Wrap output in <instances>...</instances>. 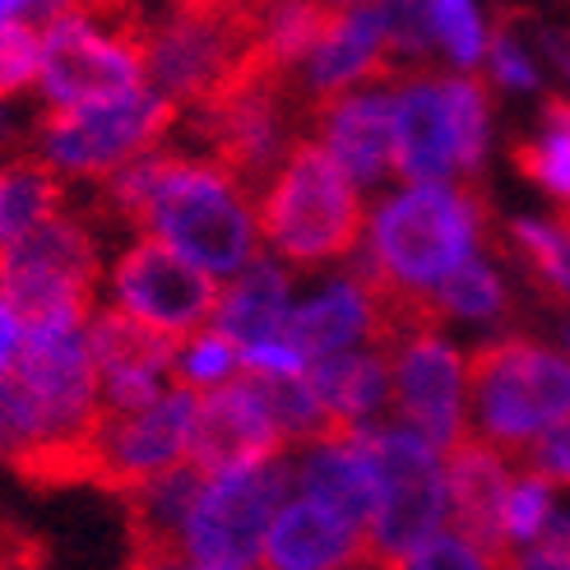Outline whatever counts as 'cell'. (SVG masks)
<instances>
[{"instance_id":"6da1fadb","label":"cell","mask_w":570,"mask_h":570,"mask_svg":"<svg viewBox=\"0 0 570 570\" xmlns=\"http://www.w3.org/2000/svg\"><path fill=\"white\" fill-rule=\"evenodd\" d=\"M94 214L139 227V237L173 246L214 278H237L261 255L250 190L218 163L186 149L163 145L98 181Z\"/></svg>"},{"instance_id":"7a4b0ae2","label":"cell","mask_w":570,"mask_h":570,"mask_svg":"<svg viewBox=\"0 0 570 570\" xmlns=\"http://www.w3.org/2000/svg\"><path fill=\"white\" fill-rule=\"evenodd\" d=\"M488 199L478 186H409L366 218L362 274L394 293L432 302L441 283L464 269L488 242Z\"/></svg>"},{"instance_id":"3957f363","label":"cell","mask_w":570,"mask_h":570,"mask_svg":"<svg viewBox=\"0 0 570 570\" xmlns=\"http://www.w3.org/2000/svg\"><path fill=\"white\" fill-rule=\"evenodd\" d=\"M366 218L362 186L311 135L288 149L255 199V223L274 261L302 269L348 265L366 242Z\"/></svg>"},{"instance_id":"277c9868","label":"cell","mask_w":570,"mask_h":570,"mask_svg":"<svg viewBox=\"0 0 570 570\" xmlns=\"http://www.w3.org/2000/svg\"><path fill=\"white\" fill-rule=\"evenodd\" d=\"M394 167L409 186H454L488 158L492 102L473 75L409 70L390 83Z\"/></svg>"},{"instance_id":"5b68a950","label":"cell","mask_w":570,"mask_h":570,"mask_svg":"<svg viewBox=\"0 0 570 570\" xmlns=\"http://www.w3.org/2000/svg\"><path fill=\"white\" fill-rule=\"evenodd\" d=\"M473 436L501 454H524L570 417V357L538 338L505 334L469 353Z\"/></svg>"},{"instance_id":"8992f818","label":"cell","mask_w":570,"mask_h":570,"mask_svg":"<svg viewBox=\"0 0 570 570\" xmlns=\"http://www.w3.org/2000/svg\"><path fill=\"white\" fill-rule=\"evenodd\" d=\"M181 111L154 89H139L130 98L79 107V111H47L33 121V154L47 163L66 186L70 181H107L135 158L163 149V139L177 130Z\"/></svg>"},{"instance_id":"52a82bcc","label":"cell","mask_w":570,"mask_h":570,"mask_svg":"<svg viewBox=\"0 0 570 570\" xmlns=\"http://www.w3.org/2000/svg\"><path fill=\"white\" fill-rule=\"evenodd\" d=\"M102 250L89 214L75 205L0 246V293L28 321H94Z\"/></svg>"},{"instance_id":"ba28073f","label":"cell","mask_w":570,"mask_h":570,"mask_svg":"<svg viewBox=\"0 0 570 570\" xmlns=\"http://www.w3.org/2000/svg\"><path fill=\"white\" fill-rule=\"evenodd\" d=\"M362 441L381 478V505L372 533H366V566L390 570L422 543H432L436 533H445V454L409 426H362Z\"/></svg>"},{"instance_id":"9c48e42d","label":"cell","mask_w":570,"mask_h":570,"mask_svg":"<svg viewBox=\"0 0 570 570\" xmlns=\"http://www.w3.org/2000/svg\"><path fill=\"white\" fill-rule=\"evenodd\" d=\"M293 482H297V464L288 454H274L265 464L209 473L186 515L181 557L195 566H255L265 548V533L283 510V501H288Z\"/></svg>"},{"instance_id":"30bf717a","label":"cell","mask_w":570,"mask_h":570,"mask_svg":"<svg viewBox=\"0 0 570 570\" xmlns=\"http://www.w3.org/2000/svg\"><path fill=\"white\" fill-rule=\"evenodd\" d=\"M149 89L145 75V38L117 33L94 19H51L42 28V79L38 94L47 111L102 107Z\"/></svg>"},{"instance_id":"8fae6325","label":"cell","mask_w":570,"mask_h":570,"mask_svg":"<svg viewBox=\"0 0 570 570\" xmlns=\"http://www.w3.org/2000/svg\"><path fill=\"white\" fill-rule=\"evenodd\" d=\"M107 288L117 311H126V316H135L139 325H149L167 338H177V344L214 325V311L223 297L214 274H205L186 255H177L173 246H163L154 237H135L107 265Z\"/></svg>"},{"instance_id":"7c38bea8","label":"cell","mask_w":570,"mask_h":570,"mask_svg":"<svg viewBox=\"0 0 570 570\" xmlns=\"http://www.w3.org/2000/svg\"><path fill=\"white\" fill-rule=\"evenodd\" d=\"M199 394L167 385L154 404L130 413H102L94 432V488L130 497L145 482L173 473L190 460V426Z\"/></svg>"},{"instance_id":"4fadbf2b","label":"cell","mask_w":570,"mask_h":570,"mask_svg":"<svg viewBox=\"0 0 570 570\" xmlns=\"http://www.w3.org/2000/svg\"><path fill=\"white\" fill-rule=\"evenodd\" d=\"M390 409L441 454L469 436V357L445 334H413L390 348Z\"/></svg>"},{"instance_id":"5bb4252c","label":"cell","mask_w":570,"mask_h":570,"mask_svg":"<svg viewBox=\"0 0 570 570\" xmlns=\"http://www.w3.org/2000/svg\"><path fill=\"white\" fill-rule=\"evenodd\" d=\"M89 348L98 366V385H102V413H130V409L154 404L167 390V381H173L177 353H181L177 338L139 325L117 306L94 311Z\"/></svg>"},{"instance_id":"9a60e30c","label":"cell","mask_w":570,"mask_h":570,"mask_svg":"<svg viewBox=\"0 0 570 570\" xmlns=\"http://www.w3.org/2000/svg\"><path fill=\"white\" fill-rule=\"evenodd\" d=\"M311 139L344 167V173L362 186H385L399 177L394 167V117H390V89L385 83H366V89L338 94L321 102L306 121Z\"/></svg>"},{"instance_id":"2e32d148","label":"cell","mask_w":570,"mask_h":570,"mask_svg":"<svg viewBox=\"0 0 570 570\" xmlns=\"http://www.w3.org/2000/svg\"><path fill=\"white\" fill-rule=\"evenodd\" d=\"M265 404L250 394V385L237 376L209 394H199L195 426H190V464L199 473H227L246 464H265L274 454H288Z\"/></svg>"},{"instance_id":"e0dca14e","label":"cell","mask_w":570,"mask_h":570,"mask_svg":"<svg viewBox=\"0 0 570 570\" xmlns=\"http://www.w3.org/2000/svg\"><path fill=\"white\" fill-rule=\"evenodd\" d=\"M283 348H293L306 372L353 348H376V306L366 283L357 274H344L325 283L316 297L297 302L288 325H283Z\"/></svg>"},{"instance_id":"ac0fdd59","label":"cell","mask_w":570,"mask_h":570,"mask_svg":"<svg viewBox=\"0 0 570 570\" xmlns=\"http://www.w3.org/2000/svg\"><path fill=\"white\" fill-rule=\"evenodd\" d=\"M297 482H302V497L321 501L338 520L372 533L376 505H381V478L372 454H366L362 426H338L334 436L306 445L297 460Z\"/></svg>"},{"instance_id":"d6986e66","label":"cell","mask_w":570,"mask_h":570,"mask_svg":"<svg viewBox=\"0 0 570 570\" xmlns=\"http://www.w3.org/2000/svg\"><path fill=\"white\" fill-rule=\"evenodd\" d=\"M445 488H450V520L454 533H464L473 548H482L497 561H510L505 533H501V501L510 488L505 454L473 432L445 450Z\"/></svg>"},{"instance_id":"ffe728a7","label":"cell","mask_w":570,"mask_h":570,"mask_svg":"<svg viewBox=\"0 0 570 570\" xmlns=\"http://www.w3.org/2000/svg\"><path fill=\"white\" fill-rule=\"evenodd\" d=\"M265 570H357L366 566V533L338 520L321 501L297 497L283 501L274 515L265 548H261Z\"/></svg>"},{"instance_id":"44dd1931","label":"cell","mask_w":570,"mask_h":570,"mask_svg":"<svg viewBox=\"0 0 570 570\" xmlns=\"http://www.w3.org/2000/svg\"><path fill=\"white\" fill-rule=\"evenodd\" d=\"M293 274L283 261L255 255V261L227 283L218 311H214V330L227 334L242 353L250 348H269L283 344V325L293 316Z\"/></svg>"},{"instance_id":"7402d4cb","label":"cell","mask_w":570,"mask_h":570,"mask_svg":"<svg viewBox=\"0 0 570 570\" xmlns=\"http://www.w3.org/2000/svg\"><path fill=\"white\" fill-rule=\"evenodd\" d=\"M306 376L338 426H372V417L390 409V353L381 348H353L316 362Z\"/></svg>"},{"instance_id":"603a6c76","label":"cell","mask_w":570,"mask_h":570,"mask_svg":"<svg viewBox=\"0 0 570 570\" xmlns=\"http://www.w3.org/2000/svg\"><path fill=\"white\" fill-rule=\"evenodd\" d=\"M6 242L33 233L47 218L66 214L75 199H70V186L51 173L47 163H38L33 154H19V158H6Z\"/></svg>"},{"instance_id":"cb8c5ba5","label":"cell","mask_w":570,"mask_h":570,"mask_svg":"<svg viewBox=\"0 0 570 570\" xmlns=\"http://www.w3.org/2000/svg\"><path fill=\"white\" fill-rule=\"evenodd\" d=\"M515 167L570 209V98H543L538 130L515 145Z\"/></svg>"},{"instance_id":"d4e9b609","label":"cell","mask_w":570,"mask_h":570,"mask_svg":"<svg viewBox=\"0 0 570 570\" xmlns=\"http://www.w3.org/2000/svg\"><path fill=\"white\" fill-rule=\"evenodd\" d=\"M510 246H515L533 288L570 306V218H515L510 223Z\"/></svg>"},{"instance_id":"484cf974","label":"cell","mask_w":570,"mask_h":570,"mask_svg":"<svg viewBox=\"0 0 570 570\" xmlns=\"http://www.w3.org/2000/svg\"><path fill=\"white\" fill-rule=\"evenodd\" d=\"M432 306L441 321H497L505 311V283H501L497 265L473 255L464 269H454L432 293Z\"/></svg>"},{"instance_id":"4316f807","label":"cell","mask_w":570,"mask_h":570,"mask_svg":"<svg viewBox=\"0 0 570 570\" xmlns=\"http://www.w3.org/2000/svg\"><path fill=\"white\" fill-rule=\"evenodd\" d=\"M552 515H557V492H552V482H548V478H538V473L510 478L505 501H501V533H505V548H510V552H520V548L543 543V533L552 529Z\"/></svg>"},{"instance_id":"83f0119b","label":"cell","mask_w":570,"mask_h":570,"mask_svg":"<svg viewBox=\"0 0 570 570\" xmlns=\"http://www.w3.org/2000/svg\"><path fill=\"white\" fill-rule=\"evenodd\" d=\"M242 372V348L233 344L227 334H218L214 325L190 334L181 353H177V372H173V385H186L195 394H209L227 381H237Z\"/></svg>"},{"instance_id":"f1b7e54d","label":"cell","mask_w":570,"mask_h":570,"mask_svg":"<svg viewBox=\"0 0 570 570\" xmlns=\"http://www.w3.org/2000/svg\"><path fill=\"white\" fill-rule=\"evenodd\" d=\"M426 23H432V42L454 66H478L488 56V33L473 0H426Z\"/></svg>"},{"instance_id":"f546056e","label":"cell","mask_w":570,"mask_h":570,"mask_svg":"<svg viewBox=\"0 0 570 570\" xmlns=\"http://www.w3.org/2000/svg\"><path fill=\"white\" fill-rule=\"evenodd\" d=\"M42 79V28L28 19L0 23V102L23 98Z\"/></svg>"},{"instance_id":"4dcf8cb0","label":"cell","mask_w":570,"mask_h":570,"mask_svg":"<svg viewBox=\"0 0 570 570\" xmlns=\"http://www.w3.org/2000/svg\"><path fill=\"white\" fill-rule=\"evenodd\" d=\"M390 570H505V561L473 548L464 533H436L432 543H422L417 552H409Z\"/></svg>"},{"instance_id":"1f68e13d","label":"cell","mask_w":570,"mask_h":570,"mask_svg":"<svg viewBox=\"0 0 570 570\" xmlns=\"http://www.w3.org/2000/svg\"><path fill=\"white\" fill-rule=\"evenodd\" d=\"M488 70H492L497 83H505V89H520V94L538 89V66H533V56L524 51V42H520V33H515V23L510 19L497 28L492 42H488Z\"/></svg>"},{"instance_id":"d6a6232c","label":"cell","mask_w":570,"mask_h":570,"mask_svg":"<svg viewBox=\"0 0 570 570\" xmlns=\"http://www.w3.org/2000/svg\"><path fill=\"white\" fill-rule=\"evenodd\" d=\"M524 464H529V473L548 478L552 488H570V417L557 422L552 432H543L524 450Z\"/></svg>"},{"instance_id":"836d02e7","label":"cell","mask_w":570,"mask_h":570,"mask_svg":"<svg viewBox=\"0 0 570 570\" xmlns=\"http://www.w3.org/2000/svg\"><path fill=\"white\" fill-rule=\"evenodd\" d=\"M19 348H23V316L14 311V302L0 293V381L14 372Z\"/></svg>"},{"instance_id":"e575fe53","label":"cell","mask_w":570,"mask_h":570,"mask_svg":"<svg viewBox=\"0 0 570 570\" xmlns=\"http://www.w3.org/2000/svg\"><path fill=\"white\" fill-rule=\"evenodd\" d=\"M505 570H570V557L548 548V543H533V548H520V552H510Z\"/></svg>"},{"instance_id":"d590c367","label":"cell","mask_w":570,"mask_h":570,"mask_svg":"<svg viewBox=\"0 0 570 570\" xmlns=\"http://www.w3.org/2000/svg\"><path fill=\"white\" fill-rule=\"evenodd\" d=\"M126 570H250V566H195L181 557H149V552H130Z\"/></svg>"},{"instance_id":"8d00e7d4","label":"cell","mask_w":570,"mask_h":570,"mask_svg":"<svg viewBox=\"0 0 570 570\" xmlns=\"http://www.w3.org/2000/svg\"><path fill=\"white\" fill-rule=\"evenodd\" d=\"M543 543L570 557V510H557V515H552V529L543 533Z\"/></svg>"},{"instance_id":"74e56055","label":"cell","mask_w":570,"mask_h":570,"mask_svg":"<svg viewBox=\"0 0 570 570\" xmlns=\"http://www.w3.org/2000/svg\"><path fill=\"white\" fill-rule=\"evenodd\" d=\"M548 51H552V61L566 70V79H570V38L566 33H548Z\"/></svg>"},{"instance_id":"f35d334b","label":"cell","mask_w":570,"mask_h":570,"mask_svg":"<svg viewBox=\"0 0 570 570\" xmlns=\"http://www.w3.org/2000/svg\"><path fill=\"white\" fill-rule=\"evenodd\" d=\"M0 246H6V167H0Z\"/></svg>"},{"instance_id":"ab89813d","label":"cell","mask_w":570,"mask_h":570,"mask_svg":"<svg viewBox=\"0 0 570 570\" xmlns=\"http://www.w3.org/2000/svg\"><path fill=\"white\" fill-rule=\"evenodd\" d=\"M330 10H353V6H381V0H325Z\"/></svg>"}]
</instances>
